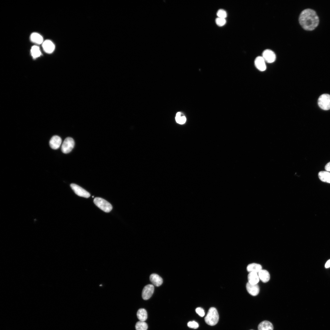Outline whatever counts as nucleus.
Masks as SVG:
<instances>
[{"label": "nucleus", "mask_w": 330, "mask_h": 330, "mask_svg": "<svg viewBox=\"0 0 330 330\" xmlns=\"http://www.w3.org/2000/svg\"><path fill=\"white\" fill-rule=\"evenodd\" d=\"M299 22L304 29L312 31L318 25L319 20L315 10L307 8L303 10L300 13L299 17Z\"/></svg>", "instance_id": "f257e3e1"}, {"label": "nucleus", "mask_w": 330, "mask_h": 330, "mask_svg": "<svg viewBox=\"0 0 330 330\" xmlns=\"http://www.w3.org/2000/svg\"><path fill=\"white\" fill-rule=\"evenodd\" d=\"M204 319L205 322L210 325H216L219 320V315L217 309L213 307L210 308Z\"/></svg>", "instance_id": "f03ea898"}, {"label": "nucleus", "mask_w": 330, "mask_h": 330, "mask_svg": "<svg viewBox=\"0 0 330 330\" xmlns=\"http://www.w3.org/2000/svg\"><path fill=\"white\" fill-rule=\"evenodd\" d=\"M95 204L102 210L106 212H109L112 208V205L108 202L100 197H96L94 199Z\"/></svg>", "instance_id": "7ed1b4c3"}, {"label": "nucleus", "mask_w": 330, "mask_h": 330, "mask_svg": "<svg viewBox=\"0 0 330 330\" xmlns=\"http://www.w3.org/2000/svg\"><path fill=\"white\" fill-rule=\"evenodd\" d=\"M318 104L322 109L325 110L330 109V95L328 94H323L319 97Z\"/></svg>", "instance_id": "20e7f679"}, {"label": "nucleus", "mask_w": 330, "mask_h": 330, "mask_svg": "<svg viewBox=\"0 0 330 330\" xmlns=\"http://www.w3.org/2000/svg\"><path fill=\"white\" fill-rule=\"evenodd\" d=\"M74 145L75 141L71 137H67L62 144L61 150L64 153H68L72 150Z\"/></svg>", "instance_id": "39448f33"}, {"label": "nucleus", "mask_w": 330, "mask_h": 330, "mask_svg": "<svg viewBox=\"0 0 330 330\" xmlns=\"http://www.w3.org/2000/svg\"><path fill=\"white\" fill-rule=\"evenodd\" d=\"M70 186L75 193L78 196L88 198L90 196V193L79 185L72 183Z\"/></svg>", "instance_id": "423d86ee"}, {"label": "nucleus", "mask_w": 330, "mask_h": 330, "mask_svg": "<svg viewBox=\"0 0 330 330\" xmlns=\"http://www.w3.org/2000/svg\"><path fill=\"white\" fill-rule=\"evenodd\" d=\"M154 290V287L152 284H148L145 286L142 292L143 299L145 300L149 299L152 295Z\"/></svg>", "instance_id": "0eeeda50"}, {"label": "nucleus", "mask_w": 330, "mask_h": 330, "mask_svg": "<svg viewBox=\"0 0 330 330\" xmlns=\"http://www.w3.org/2000/svg\"><path fill=\"white\" fill-rule=\"evenodd\" d=\"M262 57L265 62L268 63L274 62L276 59V56L274 53L269 49L266 50L263 52Z\"/></svg>", "instance_id": "6e6552de"}, {"label": "nucleus", "mask_w": 330, "mask_h": 330, "mask_svg": "<svg viewBox=\"0 0 330 330\" xmlns=\"http://www.w3.org/2000/svg\"><path fill=\"white\" fill-rule=\"evenodd\" d=\"M61 138L57 135L53 136L50 139L49 142L50 147L54 149H57L59 148L61 145Z\"/></svg>", "instance_id": "1a4fd4ad"}, {"label": "nucleus", "mask_w": 330, "mask_h": 330, "mask_svg": "<svg viewBox=\"0 0 330 330\" xmlns=\"http://www.w3.org/2000/svg\"><path fill=\"white\" fill-rule=\"evenodd\" d=\"M246 288L249 293L252 296H256L259 292V288L257 284H253L248 282L246 284Z\"/></svg>", "instance_id": "9d476101"}, {"label": "nucleus", "mask_w": 330, "mask_h": 330, "mask_svg": "<svg viewBox=\"0 0 330 330\" xmlns=\"http://www.w3.org/2000/svg\"><path fill=\"white\" fill-rule=\"evenodd\" d=\"M255 64L256 68L261 71H263L266 69L265 61L262 56H258L255 59Z\"/></svg>", "instance_id": "9b49d317"}, {"label": "nucleus", "mask_w": 330, "mask_h": 330, "mask_svg": "<svg viewBox=\"0 0 330 330\" xmlns=\"http://www.w3.org/2000/svg\"><path fill=\"white\" fill-rule=\"evenodd\" d=\"M42 47L44 51L49 53H52L55 49V46L53 42L50 40H47L42 43Z\"/></svg>", "instance_id": "f8f14e48"}, {"label": "nucleus", "mask_w": 330, "mask_h": 330, "mask_svg": "<svg viewBox=\"0 0 330 330\" xmlns=\"http://www.w3.org/2000/svg\"><path fill=\"white\" fill-rule=\"evenodd\" d=\"M149 278L150 280L152 283L157 287L160 286L163 283V280L162 278L156 274H151Z\"/></svg>", "instance_id": "ddd939ff"}, {"label": "nucleus", "mask_w": 330, "mask_h": 330, "mask_svg": "<svg viewBox=\"0 0 330 330\" xmlns=\"http://www.w3.org/2000/svg\"><path fill=\"white\" fill-rule=\"evenodd\" d=\"M258 330H273V327L270 322L264 321L261 322L258 326Z\"/></svg>", "instance_id": "4468645a"}, {"label": "nucleus", "mask_w": 330, "mask_h": 330, "mask_svg": "<svg viewBox=\"0 0 330 330\" xmlns=\"http://www.w3.org/2000/svg\"><path fill=\"white\" fill-rule=\"evenodd\" d=\"M259 279L263 283H266L270 279V276L269 272L266 270H262L258 273Z\"/></svg>", "instance_id": "2eb2a0df"}, {"label": "nucleus", "mask_w": 330, "mask_h": 330, "mask_svg": "<svg viewBox=\"0 0 330 330\" xmlns=\"http://www.w3.org/2000/svg\"><path fill=\"white\" fill-rule=\"evenodd\" d=\"M248 282L251 284H256L259 282V278L257 273L250 272L248 276Z\"/></svg>", "instance_id": "dca6fc26"}, {"label": "nucleus", "mask_w": 330, "mask_h": 330, "mask_svg": "<svg viewBox=\"0 0 330 330\" xmlns=\"http://www.w3.org/2000/svg\"><path fill=\"white\" fill-rule=\"evenodd\" d=\"M318 176L322 181L330 183V173L327 171H321L319 172Z\"/></svg>", "instance_id": "f3484780"}, {"label": "nucleus", "mask_w": 330, "mask_h": 330, "mask_svg": "<svg viewBox=\"0 0 330 330\" xmlns=\"http://www.w3.org/2000/svg\"><path fill=\"white\" fill-rule=\"evenodd\" d=\"M247 269L249 273L255 272L257 273L262 270V266L259 264L252 263L249 264L247 266Z\"/></svg>", "instance_id": "a211bd4d"}, {"label": "nucleus", "mask_w": 330, "mask_h": 330, "mask_svg": "<svg viewBox=\"0 0 330 330\" xmlns=\"http://www.w3.org/2000/svg\"><path fill=\"white\" fill-rule=\"evenodd\" d=\"M30 39L32 42L40 44L42 43L43 38L42 36L37 33H33L31 35Z\"/></svg>", "instance_id": "6ab92c4d"}, {"label": "nucleus", "mask_w": 330, "mask_h": 330, "mask_svg": "<svg viewBox=\"0 0 330 330\" xmlns=\"http://www.w3.org/2000/svg\"><path fill=\"white\" fill-rule=\"evenodd\" d=\"M137 314L138 318L140 321H145L147 319V312L144 309L141 308L139 309Z\"/></svg>", "instance_id": "aec40b11"}, {"label": "nucleus", "mask_w": 330, "mask_h": 330, "mask_svg": "<svg viewBox=\"0 0 330 330\" xmlns=\"http://www.w3.org/2000/svg\"><path fill=\"white\" fill-rule=\"evenodd\" d=\"M31 51V55L34 58L39 57L41 54L39 47L36 46H33Z\"/></svg>", "instance_id": "412c9836"}, {"label": "nucleus", "mask_w": 330, "mask_h": 330, "mask_svg": "<svg viewBox=\"0 0 330 330\" xmlns=\"http://www.w3.org/2000/svg\"><path fill=\"white\" fill-rule=\"evenodd\" d=\"M148 327L146 323L143 321H138L135 325L136 330H147Z\"/></svg>", "instance_id": "4be33fe9"}, {"label": "nucleus", "mask_w": 330, "mask_h": 330, "mask_svg": "<svg viewBox=\"0 0 330 330\" xmlns=\"http://www.w3.org/2000/svg\"><path fill=\"white\" fill-rule=\"evenodd\" d=\"M175 119L177 123L181 124L184 123L186 121V117L183 116H182V114L180 112L177 113Z\"/></svg>", "instance_id": "5701e85b"}, {"label": "nucleus", "mask_w": 330, "mask_h": 330, "mask_svg": "<svg viewBox=\"0 0 330 330\" xmlns=\"http://www.w3.org/2000/svg\"><path fill=\"white\" fill-rule=\"evenodd\" d=\"M217 15L218 17L225 18L227 17V14L226 12L223 9H220L218 10Z\"/></svg>", "instance_id": "b1692460"}, {"label": "nucleus", "mask_w": 330, "mask_h": 330, "mask_svg": "<svg viewBox=\"0 0 330 330\" xmlns=\"http://www.w3.org/2000/svg\"><path fill=\"white\" fill-rule=\"evenodd\" d=\"M215 22L218 26H222L226 24V21L225 18L218 17L215 20Z\"/></svg>", "instance_id": "393cba45"}, {"label": "nucleus", "mask_w": 330, "mask_h": 330, "mask_svg": "<svg viewBox=\"0 0 330 330\" xmlns=\"http://www.w3.org/2000/svg\"><path fill=\"white\" fill-rule=\"evenodd\" d=\"M187 325L189 328L193 329H196L199 327L198 324L195 321H189Z\"/></svg>", "instance_id": "a878e982"}, {"label": "nucleus", "mask_w": 330, "mask_h": 330, "mask_svg": "<svg viewBox=\"0 0 330 330\" xmlns=\"http://www.w3.org/2000/svg\"><path fill=\"white\" fill-rule=\"evenodd\" d=\"M196 312L201 317H203L205 315L204 310L201 307H197L196 309Z\"/></svg>", "instance_id": "bb28decb"}, {"label": "nucleus", "mask_w": 330, "mask_h": 330, "mask_svg": "<svg viewBox=\"0 0 330 330\" xmlns=\"http://www.w3.org/2000/svg\"><path fill=\"white\" fill-rule=\"evenodd\" d=\"M325 169L327 171L330 172V162L326 165Z\"/></svg>", "instance_id": "cd10ccee"}, {"label": "nucleus", "mask_w": 330, "mask_h": 330, "mask_svg": "<svg viewBox=\"0 0 330 330\" xmlns=\"http://www.w3.org/2000/svg\"><path fill=\"white\" fill-rule=\"evenodd\" d=\"M330 267V259L328 260L326 262L325 265V267L326 268H328Z\"/></svg>", "instance_id": "c85d7f7f"}, {"label": "nucleus", "mask_w": 330, "mask_h": 330, "mask_svg": "<svg viewBox=\"0 0 330 330\" xmlns=\"http://www.w3.org/2000/svg\"><path fill=\"white\" fill-rule=\"evenodd\" d=\"M92 197H94V196H92Z\"/></svg>", "instance_id": "c756f323"}, {"label": "nucleus", "mask_w": 330, "mask_h": 330, "mask_svg": "<svg viewBox=\"0 0 330 330\" xmlns=\"http://www.w3.org/2000/svg\"></svg>", "instance_id": "7c9ffc66"}]
</instances>
